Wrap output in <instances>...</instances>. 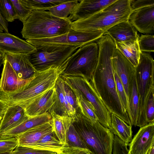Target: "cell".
<instances>
[{"label":"cell","mask_w":154,"mask_h":154,"mask_svg":"<svg viewBox=\"0 0 154 154\" xmlns=\"http://www.w3.org/2000/svg\"><path fill=\"white\" fill-rule=\"evenodd\" d=\"M97 41L99 49L98 61L89 81L108 111L131 125L116 91L112 62L116 48L115 43L107 35H103Z\"/></svg>","instance_id":"cell-1"},{"label":"cell","mask_w":154,"mask_h":154,"mask_svg":"<svg viewBox=\"0 0 154 154\" xmlns=\"http://www.w3.org/2000/svg\"><path fill=\"white\" fill-rule=\"evenodd\" d=\"M68 59L60 66L37 71L29 82L16 91L0 92V99L8 105H18L24 108L37 97L54 86L65 69Z\"/></svg>","instance_id":"cell-2"},{"label":"cell","mask_w":154,"mask_h":154,"mask_svg":"<svg viewBox=\"0 0 154 154\" xmlns=\"http://www.w3.org/2000/svg\"><path fill=\"white\" fill-rule=\"evenodd\" d=\"M72 22L68 17L58 18L48 11L32 10L23 23L21 33L26 40L52 37L68 32Z\"/></svg>","instance_id":"cell-3"},{"label":"cell","mask_w":154,"mask_h":154,"mask_svg":"<svg viewBox=\"0 0 154 154\" xmlns=\"http://www.w3.org/2000/svg\"><path fill=\"white\" fill-rule=\"evenodd\" d=\"M132 12L130 0H116L89 17L72 22L71 29L81 31L100 30L104 33L114 25L128 21Z\"/></svg>","instance_id":"cell-4"},{"label":"cell","mask_w":154,"mask_h":154,"mask_svg":"<svg viewBox=\"0 0 154 154\" xmlns=\"http://www.w3.org/2000/svg\"><path fill=\"white\" fill-rule=\"evenodd\" d=\"M72 124L91 154H112L114 134L98 121L92 122L80 112L72 118Z\"/></svg>","instance_id":"cell-5"},{"label":"cell","mask_w":154,"mask_h":154,"mask_svg":"<svg viewBox=\"0 0 154 154\" xmlns=\"http://www.w3.org/2000/svg\"><path fill=\"white\" fill-rule=\"evenodd\" d=\"M154 61L149 54L141 52L137 66L135 67V79L139 97L136 126L141 127L147 125L145 107L151 91L154 89Z\"/></svg>","instance_id":"cell-6"},{"label":"cell","mask_w":154,"mask_h":154,"mask_svg":"<svg viewBox=\"0 0 154 154\" xmlns=\"http://www.w3.org/2000/svg\"><path fill=\"white\" fill-rule=\"evenodd\" d=\"M99 53L98 45L94 42L79 48L69 57L61 75L80 76L90 81L97 63Z\"/></svg>","instance_id":"cell-7"},{"label":"cell","mask_w":154,"mask_h":154,"mask_svg":"<svg viewBox=\"0 0 154 154\" xmlns=\"http://www.w3.org/2000/svg\"><path fill=\"white\" fill-rule=\"evenodd\" d=\"M60 77L71 88L77 90L91 105L98 122L109 128L111 113L106 109L91 84L86 78L80 76L60 75Z\"/></svg>","instance_id":"cell-8"},{"label":"cell","mask_w":154,"mask_h":154,"mask_svg":"<svg viewBox=\"0 0 154 154\" xmlns=\"http://www.w3.org/2000/svg\"><path fill=\"white\" fill-rule=\"evenodd\" d=\"M104 32L100 30L81 31L71 29L66 33L52 37L26 40L36 49L47 48L78 46L80 47L97 41Z\"/></svg>","instance_id":"cell-9"},{"label":"cell","mask_w":154,"mask_h":154,"mask_svg":"<svg viewBox=\"0 0 154 154\" xmlns=\"http://www.w3.org/2000/svg\"><path fill=\"white\" fill-rule=\"evenodd\" d=\"M80 47L68 46L37 49L30 55L32 63L37 71L62 65Z\"/></svg>","instance_id":"cell-10"},{"label":"cell","mask_w":154,"mask_h":154,"mask_svg":"<svg viewBox=\"0 0 154 154\" xmlns=\"http://www.w3.org/2000/svg\"><path fill=\"white\" fill-rule=\"evenodd\" d=\"M112 62L114 72L122 82L129 104L135 79V67L116 48L112 57Z\"/></svg>","instance_id":"cell-11"},{"label":"cell","mask_w":154,"mask_h":154,"mask_svg":"<svg viewBox=\"0 0 154 154\" xmlns=\"http://www.w3.org/2000/svg\"><path fill=\"white\" fill-rule=\"evenodd\" d=\"M128 21L140 32L153 34L154 5L141 8L133 11Z\"/></svg>","instance_id":"cell-12"},{"label":"cell","mask_w":154,"mask_h":154,"mask_svg":"<svg viewBox=\"0 0 154 154\" xmlns=\"http://www.w3.org/2000/svg\"><path fill=\"white\" fill-rule=\"evenodd\" d=\"M153 144L154 123L140 128L128 145L129 153L130 154H147L149 149Z\"/></svg>","instance_id":"cell-13"},{"label":"cell","mask_w":154,"mask_h":154,"mask_svg":"<svg viewBox=\"0 0 154 154\" xmlns=\"http://www.w3.org/2000/svg\"><path fill=\"white\" fill-rule=\"evenodd\" d=\"M116 0H82L76 5L68 17L72 21L89 17L114 2Z\"/></svg>","instance_id":"cell-14"},{"label":"cell","mask_w":154,"mask_h":154,"mask_svg":"<svg viewBox=\"0 0 154 154\" xmlns=\"http://www.w3.org/2000/svg\"><path fill=\"white\" fill-rule=\"evenodd\" d=\"M0 50L5 53L31 55L36 48L26 41L9 32L0 33Z\"/></svg>","instance_id":"cell-15"},{"label":"cell","mask_w":154,"mask_h":154,"mask_svg":"<svg viewBox=\"0 0 154 154\" xmlns=\"http://www.w3.org/2000/svg\"><path fill=\"white\" fill-rule=\"evenodd\" d=\"M30 55L24 54H5V59L11 64L20 79L30 78L37 71L31 62Z\"/></svg>","instance_id":"cell-16"},{"label":"cell","mask_w":154,"mask_h":154,"mask_svg":"<svg viewBox=\"0 0 154 154\" xmlns=\"http://www.w3.org/2000/svg\"><path fill=\"white\" fill-rule=\"evenodd\" d=\"M3 67L0 79V92H10L16 91L29 82V79L20 80L10 63L5 59L3 63Z\"/></svg>","instance_id":"cell-17"},{"label":"cell","mask_w":154,"mask_h":154,"mask_svg":"<svg viewBox=\"0 0 154 154\" xmlns=\"http://www.w3.org/2000/svg\"><path fill=\"white\" fill-rule=\"evenodd\" d=\"M55 91L54 86L34 99L24 108L26 114L32 117L49 112L54 102Z\"/></svg>","instance_id":"cell-18"},{"label":"cell","mask_w":154,"mask_h":154,"mask_svg":"<svg viewBox=\"0 0 154 154\" xmlns=\"http://www.w3.org/2000/svg\"><path fill=\"white\" fill-rule=\"evenodd\" d=\"M54 131L53 124L52 119L48 122L33 128L17 137L18 145L32 147L42 137Z\"/></svg>","instance_id":"cell-19"},{"label":"cell","mask_w":154,"mask_h":154,"mask_svg":"<svg viewBox=\"0 0 154 154\" xmlns=\"http://www.w3.org/2000/svg\"><path fill=\"white\" fill-rule=\"evenodd\" d=\"M29 117L20 106L8 105L0 125V135L19 125Z\"/></svg>","instance_id":"cell-20"},{"label":"cell","mask_w":154,"mask_h":154,"mask_svg":"<svg viewBox=\"0 0 154 154\" xmlns=\"http://www.w3.org/2000/svg\"><path fill=\"white\" fill-rule=\"evenodd\" d=\"M137 31L128 21L118 23L108 29L103 35H107L115 43L134 41L138 39Z\"/></svg>","instance_id":"cell-21"},{"label":"cell","mask_w":154,"mask_h":154,"mask_svg":"<svg viewBox=\"0 0 154 154\" xmlns=\"http://www.w3.org/2000/svg\"><path fill=\"white\" fill-rule=\"evenodd\" d=\"M52 120V116L49 112L32 117L14 128L0 135V138L17 137L26 131Z\"/></svg>","instance_id":"cell-22"},{"label":"cell","mask_w":154,"mask_h":154,"mask_svg":"<svg viewBox=\"0 0 154 154\" xmlns=\"http://www.w3.org/2000/svg\"><path fill=\"white\" fill-rule=\"evenodd\" d=\"M54 88L55 101L49 113L54 112L60 116L73 118L76 112L70 106L67 101L60 77L57 79Z\"/></svg>","instance_id":"cell-23"},{"label":"cell","mask_w":154,"mask_h":154,"mask_svg":"<svg viewBox=\"0 0 154 154\" xmlns=\"http://www.w3.org/2000/svg\"><path fill=\"white\" fill-rule=\"evenodd\" d=\"M132 126L126 123L120 117L111 113V125L109 129L115 135L128 145L132 140Z\"/></svg>","instance_id":"cell-24"},{"label":"cell","mask_w":154,"mask_h":154,"mask_svg":"<svg viewBox=\"0 0 154 154\" xmlns=\"http://www.w3.org/2000/svg\"><path fill=\"white\" fill-rule=\"evenodd\" d=\"M118 49L135 67L138 64L141 52L138 44L136 41L115 43Z\"/></svg>","instance_id":"cell-25"},{"label":"cell","mask_w":154,"mask_h":154,"mask_svg":"<svg viewBox=\"0 0 154 154\" xmlns=\"http://www.w3.org/2000/svg\"><path fill=\"white\" fill-rule=\"evenodd\" d=\"M52 116L54 131L58 140L66 145L67 131L73 121L72 118L61 116L54 112L50 113Z\"/></svg>","instance_id":"cell-26"},{"label":"cell","mask_w":154,"mask_h":154,"mask_svg":"<svg viewBox=\"0 0 154 154\" xmlns=\"http://www.w3.org/2000/svg\"><path fill=\"white\" fill-rule=\"evenodd\" d=\"M66 145L57 137L54 131L45 135L32 147L50 150L59 153L63 152Z\"/></svg>","instance_id":"cell-27"},{"label":"cell","mask_w":154,"mask_h":154,"mask_svg":"<svg viewBox=\"0 0 154 154\" xmlns=\"http://www.w3.org/2000/svg\"><path fill=\"white\" fill-rule=\"evenodd\" d=\"M139 97L135 79L133 82L131 93L129 101L128 115L132 126H137Z\"/></svg>","instance_id":"cell-28"},{"label":"cell","mask_w":154,"mask_h":154,"mask_svg":"<svg viewBox=\"0 0 154 154\" xmlns=\"http://www.w3.org/2000/svg\"><path fill=\"white\" fill-rule=\"evenodd\" d=\"M71 89L76 96L78 106L82 114L92 122L98 121V118L91 105L77 90Z\"/></svg>","instance_id":"cell-29"},{"label":"cell","mask_w":154,"mask_h":154,"mask_svg":"<svg viewBox=\"0 0 154 154\" xmlns=\"http://www.w3.org/2000/svg\"><path fill=\"white\" fill-rule=\"evenodd\" d=\"M66 0H21L26 7L32 10L48 11L49 8L64 2Z\"/></svg>","instance_id":"cell-30"},{"label":"cell","mask_w":154,"mask_h":154,"mask_svg":"<svg viewBox=\"0 0 154 154\" xmlns=\"http://www.w3.org/2000/svg\"><path fill=\"white\" fill-rule=\"evenodd\" d=\"M79 1H67L51 8L48 10L54 16L58 18L65 19L68 18Z\"/></svg>","instance_id":"cell-31"},{"label":"cell","mask_w":154,"mask_h":154,"mask_svg":"<svg viewBox=\"0 0 154 154\" xmlns=\"http://www.w3.org/2000/svg\"><path fill=\"white\" fill-rule=\"evenodd\" d=\"M66 140V145L65 147L79 148L88 151L75 130L72 122L67 131Z\"/></svg>","instance_id":"cell-32"},{"label":"cell","mask_w":154,"mask_h":154,"mask_svg":"<svg viewBox=\"0 0 154 154\" xmlns=\"http://www.w3.org/2000/svg\"><path fill=\"white\" fill-rule=\"evenodd\" d=\"M14 9L17 19L23 23L30 15L32 10L25 7L21 0H10Z\"/></svg>","instance_id":"cell-33"},{"label":"cell","mask_w":154,"mask_h":154,"mask_svg":"<svg viewBox=\"0 0 154 154\" xmlns=\"http://www.w3.org/2000/svg\"><path fill=\"white\" fill-rule=\"evenodd\" d=\"M0 12L8 22H12L17 19L13 6L10 0H0Z\"/></svg>","instance_id":"cell-34"},{"label":"cell","mask_w":154,"mask_h":154,"mask_svg":"<svg viewBox=\"0 0 154 154\" xmlns=\"http://www.w3.org/2000/svg\"><path fill=\"white\" fill-rule=\"evenodd\" d=\"M138 44L141 52H153L154 35L153 34H141L138 38Z\"/></svg>","instance_id":"cell-35"},{"label":"cell","mask_w":154,"mask_h":154,"mask_svg":"<svg viewBox=\"0 0 154 154\" xmlns=\"http://www.w3.org/2000/svg\"><path fill=\"white\" fill-rule=\"evenodd\" d=\"M61 79L63 91L68 104L76 113L80 112L77 104L76 97L74 92L62 79Z\"/></svg>","instance_id":"cell-36"},{"label":"cell","mask_w":154,"mask_h":154,"mask_svg":"<svg viewBox=\"0 0 154 154\" xmlns=\"http://www.w3.org/2000/svg\"><path fill=\"white\" fill-rule=\"evenodd\" d=\"M154 89L148 97L145 107V115L147 124L154 123Z\"/></svg>","instance_id":"cell-37"},{"label":"cell","mask_w":154,"mask_h":154,"mask_svg":"<svg viewBox=\"0 0 154 154\" xmlns=\"http://www.w3.org/2000/svg\"><path fill=\"white\" fill-rule=\"evenodd\" d=\"M114 75L117 92L123 106L128 113V103L124 89L120 79L114 72Z\"/></svg>","instance_id":"cell-38"},{"label":"cell","mask_w":154,"mask_h":154,"mask_svg":"<svg viewBox=\"0 0 154 154\" xmlns=\"http://www.w3.org/2000/svg\"><path fill=\"white\" fill-rule=\"evenodd\" d=\"M11 154H55L52 151L18 145Z\"/></svg>","instance_id":"cell-39"},{"label":"cell","mask_w":154,"mask_h":154,"mask_svg":"<svg viewBox=\"0 0 154 154\" xmlns=\"http://www.w3.org/2000/svg\"><path fill=\"white\" fill-rule=\"evenodd\" d=\"M16 137L0 138V153L6 152H12L18 146Z\"/></svg>","instance_id":"cell-40"},{"label":"cell","mask_w":154,"mask_h":154,"mask_svg":"<svg viewBox=\"0 0 154 154\" xmlns=\"http://www.w3.org/2000/svg\"><path fill=\"white\" fill-rule=\"evenodd\" d=\"M128 145L114 135L112 152L113 154H130L128 149Z\"/></svg>","instance_id":"cell-41"},{"label":"cell","mask_w":154,"mask_h":154,"mask_svg":"<svg viewBox=\"0 0 154 154\" xmlns=\"http://www.w3.org/2000/svg\"><path fill=\"white\" fill-rule=\"evenodd\" d=\"M132 11L144 7L154 5V0H130Z\"/></svg>","instance_id":"cell-42"},{"label":"cell","mask_w":154,"mask_h":154,"mask_svg":"<svg viewBox=\"0 0 154 154\" xmlns=\"http://www.w3.org/2000/svg\"><path fill=\"white\" fill-rule=\"evenodd\" d=\"M63 151L67 154H89L90 152L82 149L68 147H65Z\"/></svg>","instance_id":"cell-43"},{"label":"cell","mask_w":154,"mask_h":154,"mask_svg":"<svg viewBox=\"0 0 154 154\" xmlns=\"http://www.w3.org/2000/svg\"><path fill=\"white\" fill-rule=\"evenodd\" d=\"M8 105L0 99V125Z\"/></svg>","instance_id":"cell-44"},{"label":"cell","mask_w":154,"mask_h":154,"mask_svg":"<svg viewBox=\"0 0 154 154\" xmlns=\"http://www.w3.org/2000/svg\"><path fill=\"white\" fill-rule=\"evenodd\" d=\"M0 25L2 27L5 32H8V22L5 20L0 12Z\"/></svg>","instance_id":"cell-45"},{"label":"cell","mask_w":154,"mask_h":154,"mask_svg":"<svg viewBox=\"0 0 154 154\" xmlns=\"http://www.w3.org/2000/svg\"><path fill=\"white\" fill-rule=\"evenodd\" d=\"M147 154H154V144L152 145L148 150Z\"/></svg>","instance_id":"cell-46"},{"label":"cell","mask_w":154,"mask_h":154,"mask_svg":"<svg viewBox=\"0 0 154 154\" xmlns=\"http://www.w3.org/2000/svg\"><path fill=\"white\" fill-rule=\"evenodd\" d=\"M5 53L0 50V59L5 57Z\"/></svg>","instance_id":"cell-47"},{"label":"cell","mask_w":154,"mask_h":154,"mask_svg":"<svg viewBox=\"0 0 154 154\" xmlns=\"http://www.w3.org/2000/svg\"><path fill=\"white\" fill-rule=\"evenodd\" d=\"M5 59V57L0 59V67L2 65Z\"/></svg>","instance_id":"cell-48"},{"label":"cell","mask_w":154,"mask_h":154,"mask_svg":"<svg viewBox=\"0 0 154 154\" xmlns=\"http://www.w3.org/2000/svg\"><path fill=\"white\" fill-rule=\"evenodd\" d=\"M12 152H6L0 153V154H11Z\"/></svg>","instance_id":"cell-49"},{"label":"cell","mask_w":154,"mask_h":154,"mask_svg":"<svg viewBox=\"0 0 154 154\" xmlns=\"http://www.w3.org/2000/svg\"><path fill=\"white\" fill-rule=\"evenodd\" d=\"M3 29L2 27L0 25V33L3 32Z\"/></svg>","instance_id":"cell-50"},{"label":"cell","mask_w":154,"mask_h":154,"mask_svg":"<svg viewBox=\"0 0 154 154\" xmlns=\"http://www.w3.org/2000/svg\"><path fill=\"white\" fill-rule=\"evenodd\" d=\"M55 154H67L65 152L63 151V152H61L59 153H57Z\"/></svg>","instance_id":"cell-51"},{"label":"cell","mask_w":154,"mask_h":154,"mask_svg":"<svg viewBox=\"0 0 154 154\" xmlns=\"http://www.w3.org/2000/svg\"><path fill=\"white\" fill-rule=\"evenodd\" d=\"M89 154H91L90 152H89Z\"/></svg>","instance_id":"cell-52"}]
</instances>
